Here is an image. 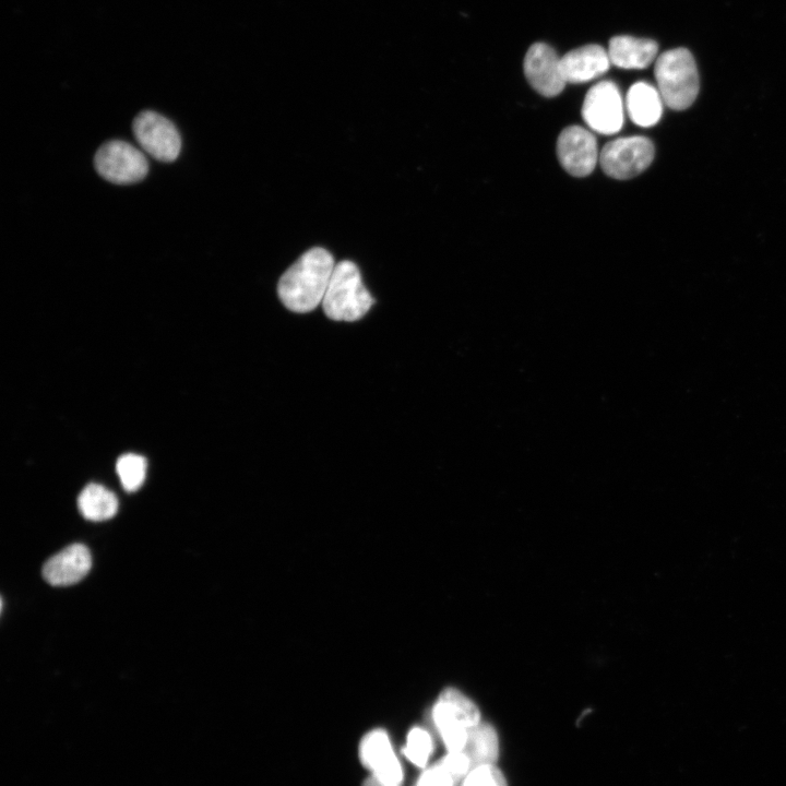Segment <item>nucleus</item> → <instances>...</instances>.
Returning a JSON list of instances; mask_svg holds the SVG:
<instances>
[{
  "label": "nucleus",
  "instance_id": "nucleus-1",
  "mask_svg": "<svg viewBox=\"0 0 786 786\" xmlns=\"http://www.w3.org/2000/svg\"><path fill=\"white\" fill-rule=\"evenodd\" d=\"M335 263L332 254L321 247L306 251L281 276L277 294L293 312L306 313L322 303Z\"/></svg>",
  "mask_w": 786,
  "mask_h": 786
},
{
  "label": "nucleus",
  "instance_id": "nucleus-2",
  "mask_svg": "<svg viewBox=\"0 0 786 786\" xmlns=\"http://www.w3.org/2000/svg\"><path fill=\"white\" fill-rule=\"evenodd\" d=\"M654 74L665 105L683 110L693 104L699 93V74L688 49L675 48L663 52L656 59Z\"/></svg>",
  "mask_w": 786,
  "mask_h": 786
},
{
  "label": "nucleus",
  "instance_id": "nucleus-3",
  "mask_svg": "<svg viewBox=\"0 0 786 786\" xmlns=\"http://www.w3.org/2000/svg\"><path fill=\"white\" fill-rule=\"evenodd\" d=\"M373 302L357 265L348 260L336 263L321 303L326 317L334 321H357Z\"/></svg>",
  "mask_w": 786,
  "mask_h": 786
},
{
  "label": "nucleus",
  "instance_id": "nucleus-4",
  "mask_svg": "<svg viewBox=\"0 0 786 786\" xmlns=\"http://www.w3.org/2000/svg\"><path fill=\"white\" fill-rule=\"evenodd\" d=\"M432 720L446 751H462L468 729L480 720L477 706L454 688H446L432 708Z\"/></svg>",
  "mask_w": 786,
  "mask_h": 786
},
{
  "label": "nucleus",
  "instance_id": "nucleus-5",
  "mask_svg": "<svg viewBox=\"0 0 786 786\" xmlns=\"http://www.w3.org/2000/svg\"><path fill=\"white\" fill-rule=\"evenodd\" d=\"M94 166L104 179L116 184L139 182L148 171L145 155L122 140H110L100 145L94 156Z\"/></svg>",
  "mask_w": 786,
  "mask_h": 786
},
{
  "label": "nucleus",
  "instance_id": "nucleus-6",
  "mask_svg": "<svg viewBox=\"0 0 786 786\" xmlns=\"http://www.w3.org/2000/svg\"><path fill=\"white\" fill-rule=\"evenodd\" d=\"M654 145L645 136L634 135L608 142L599 154L604 172L618 180H627L643 172L653 162Z\"/></svg>",
  "mask_w": 786,
  "mask_h": 786
},
{
  "label": "nucleus",
  "instance_id": "nucleus-7",
  "mask_svg": "<svg viewBox=\"0 0 786 786\" xmlns=\"http://www.w3.org/2000/svg\"><path fill=\"white\" fill-rule=\"evenodd\" d=\"M132 130L141 147L155 159L170 163L179 156L180 134L176 126L160 114L141 111L133 119Z\"/></svg>",
  "mask_w": 786,
  "mask_h": 786
},
{
  "label": "nucleus",
  "instance_id": "nucleus-8",
  "mask_svg": "<svg viewBox=\"0 0 786 786\" xmlns=\"http://www.w3.org/2000/svg\"><path fill=\"white\" fill-rule=\"evenodd\" d=\"M582 117L595 132L606 135L618 132L623 124V102L617 85L602 81L591 87L583 102Z\"/></svg>",
  "mask_w": 786,
  "mask_h": 786
},
{
  "label": "nucleus",
  "instance_id": "nucleus-9",
  "mask_svg": "<svg viewBox=\"0 0 786 786\" xmlns=\"http://www.w3.org/2000/svg\"><path fill=\"white\" fill-rule=\"evenodd\" d=\"M557 156L570 175L588 176L599 159L597 141L588 130L580 126H570L563 129L558 138Z\"/></svg>",
  "mask_w": 786,
  "mask_h": 786
},
{
  "label": "nucleus",
  "instance_id": "nucleus-10",
  "mask_svg": "<svg viewBox=\"0 0 786 786\" xmlns=\"http://www.w3.org/2000/svg\"><path fill=\"white\" fill-rule=\"evenodd\" d=\"M524 73L531 86L545 97L559 95L565 85L560 70V58L545 43L533 44L524 59Z\"/></svg>",
  "mask_w": 786,
  "mask_h": 786
},
{
  "label": "nucleus",
  "instance_id": "nucleus-11",
  "mask_svg": "<svg viewBox=\"0 0 786 786\" xmlns=\"http://www.w3.org/2000/svg\"><path fill=\"white\" fill-rule=\"evenodd\" d=\"M359 758L371 776L383 783L401 785L403 769L393 750L388 734L383 729L368 733L359 745Z\"/></svg>",
  "mask_w": 786,
  "mask_h": 786
},
{
  "label": "nucleus",
  "instance_id": "nucleus-12",
  "mask_svg": "<svg viewBox=\"0 0 786 786\" xmlns=\"http://www.w3.org/2000/svg\"><path fill=\"white\" fill-rule=\"evenodd\" d=\"M92 557L83 544H72L52 556L43 567L44 579L53 586H68L81 581L91 570Z\"/></svg>",
  "mask_w": 786,
  "mask_h": 786
},
{
  "label": "nucleus",
  "instance_id": "nucleus-13",
  "mask_svg": "<svg viewBox=\"0 0 786 786\" xmlns=\"http://www.w3.org/2000/svg\"><path fill=\"white\" fill-rule=\"evenodd\" d=\"M608 51L599 45H586L560 58V70L565 83H584L604 74L610 66Z\"/></svg>",
  "mask_w": 786,
  "mask_h": 786
},
{
  "label": "nucleus",
  "instance_id": "nucleus-14",
  "mask_svg": "<svg viewBox=\"0 0 786 786\" xmlns=\"http://www.w3.org/2000/svg\"><path fill=\"white\" fill-rule=\"evenodd\" d=\"M610 62L622 69H644L657 56L658 45L648 38L615 36L609 40Z\"/></svg>",
  "mask_w": 786,
  "mask_h": 786
},
{
  "label": "nucleus",
  "instance_id": "nucleus-15",
  "mask_svg": "<svg viewBox=\"0 0 786 786\" xmlns=\"http://www.w3.org/2000/svg\"><path fill=\"white\" fill-rule=\"evenodd\" d=\"M663 103L658 90L646 82L634 83L626 97L630 119L643 128L655 126L659 121Z\"/></svg>",
  "mask_w": 786,
  "mask_h": 786
},
{
  "label": "nucleus",
  "instance_id": "nucleus-16",
  "mask_svg": "<svg viewBox=\"0 0 786 786\" xmlns=\"http://www.w3.org/2000/svg\"><path fill=\"white\" fill-rule=\"evenodd\" d=\"M462 751L471 762V770L481 765L496 764L499 755V739L495 728L484 722L471 727Z\"/></svg>",
  "mask_w": 786,
  "mask_h": 786
},
{
  "label": "nucleus",
  "instance_id": "nucleus-17",
  "mask_svg": "<svg viewBox=\"0 0 786 786\" xmlns=\"http://www.w3.org/2000/svg\"><path fill=\"white\" fill-rule=\"evenodd\" d=\"M78 507L86 520L102 522L115 516L118 511V499L106 487L90 484L79 495Z\"/></svg>",
  "mask_w": 786,
  "mask_h": 786
},
{
  "label": "nucleus",
  "instance_id": "nucleus-18",
  "mask_svg": "<svg viewBox=\"0 0 786 786\" xmlns=\"http://www.w3.org/2000/svg\"><path fill=\"white\" fill-rule=\"evenodd\" d=\"M116 471L122 487L129 492L135 491L145 480L146 460L134 453L123 454L117 461Z\"/></svg>",
  "mask_w": 786,
  "mask_h": 786
},
{
  "label": "nucleus",
  "instance_id": "nucleus-19",
  "mask_svg": "<svg viewBox=\"0 0 786 786\" xmlns=\"http://www.w3.org/2000/svg\"><path fill=\"white\" fill-rule=\"evenodd\" d=\"M433 751L430 734L420 727H414L407 735L403 753L408 761L418 767H426Z\"/></svg>",
  "mask_w": 786,
  "mask_h": 786
},
{
  "label": "nucleus",
  "instance_id": "nucleus-20",
  "mask_svg": "<svg viewBox=\"0 0 786 786\" xmlns=\"http://www.w3.org/2000/svg\"><path fill=\"white\" fill-rule=\"evenodd\" d=\"M458 786H507V781L496 764L472 769Z\"/></svg>",
  "mask_w": 786,
  "mask_h": 786
},
{
  "label": "nucleus",
  "instance_id": "nucleus-21",
  "mask_svg": "<svg viewBox=\"0 0 786 786\" xmlns=\"http://www.w3.org/2000/svg\"><path fill=\"white\" fill-rule=\"evenodd\" d=\"M460 785L471 771V762L463 751H448L438 762Z\"/></svg>",
  "mask_w": 786,
  "mask_h": 786
},
{
  "label": "nucleus",
  "instance_id": "nucleus-22",
  "mask_svg": "<svg viewBox=\"0 0 786 786\" xmlns=\"http://www.w3.org/2000/svg\"><path fill=\"white\" fill-rule=\"evenodd\" d=\"M414 786H458L456 781L438 763L427 767Z\"/></svg>",
  "mask_w": 786,
  "mask_h": 786
},
{
  "label": "nucleus",
  "instance_id": "nucleus-23",
  "mask_svg": "<svg viewBox=\"0 0 786 786\" xmlns=\"http://www.w3.org/2000/svg\"><path fill=\"white\" fill-rule=\"evenodd\" d=\"M362 786H398V785H391V784L383 783V782H381L380 779H378V778H376V777H373V776L370 775V776L364 782Z\"/></svg>",
  "mask_w": 786,
  "mask_h": 786
}]
</instances>
